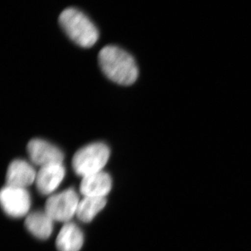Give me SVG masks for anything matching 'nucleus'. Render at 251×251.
Wrapping results in <instances>:
<instances>
[{
    "mask_svg": "<svg viewBox=\"0 0 251 251\" xmlns=\"http://www.w3.org/2000/svg\"><path fill=\"white\" fill-rule=\"evenodd\" d=\"M102 72L110 80L122 85L134 83L138 69L134 59L128 52L115 46H107L99 54Z\"/></svg>",
    "mask_w": 251,
    "mask_h": 251,
    "instance_id": "1",
    "label": "nucleus"
},
{
    "mask_svg": "<svg viewBox=\"0 0 251 251\" xmlns=\"http://www.w3.org/2000/svg\"><path fill=\"white\" fill-rule=\"evenodd\" d=\"M61 27L71 40L80 47H92L99 37L98 29L87 15L75 8H67L59 17Z\"/></svg>",
    "mask_w": 251,
    "mask_h": 251,
    "instance_id": "2",
    "label": "nucleus"
},
{
    "mask_svg": "<svg viewBox=\"0 0 251 251\" xmlns=\"http://www.w3.org/2000/svg\"><path fill=\"white\" fill-rule=\"evenodd\" d=\"M110 155V149L105 144H90L80 149L74 154L72 160L73 169L75 174L82 177L103 171Z\"/></svg>",
    "mask_w": 251,
    "mask_h": 251,
    "instance_id": "3",
    "label": "nucleus"
},
{
    "mask_svg": "<svg viewBox=\"0 0 251 251\" xmlns=\"http://www.w3.org/2000/svg\"><path fill=\"white\" fill-rule=\"evenodd\" d=\"M79 197L75 190L69 188L62 192L50 196L45 204V211L54 221L69 223L76 215Z\"/></svg>",
    "mask_w": 251,
    "mask_h": 251,
    "instance_id": "4",
    "label": "nucleus"
},
{
    "mask_svg": "<svg viewBox=\"0 0 251 251\" xmlns=\"http://www.w3.org/2000/svg\"><path fill=\"white\" fill-rule=\"evenodd\" d=\"M1 207L8 216L21 218L27 215L31 207V196L26 188L6 185L0 193Z\"/></svg>",
    "mask_w": 251,
    "mask_h": 251,
    "instance_id": "5",
    "label": "nucleus"
},
{
    "mask_svg": "<svg viewBox=\"0 0 251 251\" xmlns=\"http://www.w3.org/2000/svg\"><path fill=\"white\" fill-rule=\"evenodd\" d=\"M31 161L41 167L53 163H62L64 156L62 151L52 144L42 139H33L27 147Z\"/></svg>",
    "mask_w": 251,
    "mask_h": 251,
    "instance_id": "6",
    "label": "nucleus"
},
{
    "mask_svg": "<svg viewBox=\"0 0 251 251\" xmlns=\"http://www.w3.org/2000/svg\"><path fill=\"white\" fill-rule=\"evenodd\" d=\"M65 174V168L62 163H53L41 167L35 180L38 191L44 196L50 195L58 188Z\"/></svg>",
    "mask_w": 251,
    "mask_h": 251,
    "instance_id": "7",
    "label": "nucleus"
},
{
    "mask_svg": "<svg viewBox=\"0 0 251 251\" xmlns=\"http://www.w3.org/2000/svg\"><path fill=\"white\" fill-rule=\"evenodd\" d=\"M35 169L30 163L22 159L14 160L10 163L6 173V185L26 188L35 182Z\"/></svg>",
    "mask_w": 251,
    "mask_h": 251,
    "instance_id": "8",
    "label": "nucleus"
},
{
    "mask_svg": "<svg viewBox=\"0 0 251 251\" xmlns=\"http://www.w3.org/2000/svg\"><path fill=\"white\" fill-rule=\"evenodd\" d=\"M112 184L110 175L100 171L82 177L80 191L85 197L105 198L111 191Z\"/></svg>",
    "mask_w": 251,
    "mask_h": 251,
    "instance_id": "9",
    "label": "nucleus"
},
{
    "mask_svg": "<svg viewBox=\"0 0 251 251\" xmlns=\"http://www.w3.org/2000/svg\"><path fill=\"white\" fill-rule=\"evenodd\" d=\"M84 243V236L81 229L74 224L67 223L59 231L56 247L59 251H80Z\"/></svg>",
    "mask_w": 251,
    "mask_h": 251,
    "instance_id": "10",
    "label": "nucleus"
},
{
    "mask_svg": "<svg viewBox=\"0 0 251 251\" xmlns=\"http://www.w3.org/2000/svg\"><path fill=\"white\" fill-rule=\"evenodd\" d=\"M54 221L44 211H34L28 214L25 221L26 228L32 235L42 240L50 237Z\"/></svg>",
    "mask_w": 251,
    "mask_h": 251,
    "instance_id": "11",
    "label": "nucleus"
},
{
    "mask_svg": "<svg viewBox=\"0 0 251 251\" xmlns=\"http://www.w3.org/2000/svg\"><path fill=\"white\" fill-rule=\"evenodd\" d=\"M105 198L85 197L79 202L76 211L77 219L83 223H90L105 207Z\"/></svg>",
    "mask_w": 251,
    "mask_h": 251,
    "instance_id": "12",
    "label": "nucleus"
}]
</instances>
